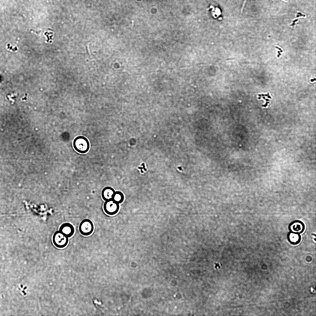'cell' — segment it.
<instances>
[{
    "label": "cell",
    "mask_w": 316,
    "mask_h": 316,
    "mask_svg": "<svg viewBox=\"0 0 316 316\" xmlns=\"http://www.w3.org/2000/svg\"><path fill=\"white\" fill-rule=\"evenodd\" d=\"M73 143L74 149L79 153H85L89 150V142L85 136H79L76 137L73 140Z\"/></svg>",
    "instance_id": "6da1fadb"
},
{
    "label": "cell",
    "mask_w": 316,
    "mask_h": 316,
    "mask_svg": "<svg viewBox=\"0 0 316 316\" xmlns=\"http://www.w3.org/2000/svg\"><path fill=\"white\" fill-rule=\"evenodd\" d=\"M68 237L60 231H58L54 233L52 238L54 245L58 248H63L68 244Z\"/></svg>",
    "instance_id": "7a4b0ae2"
},
{
    "label": "cell",
    "mask_w": 316,
    "mask_h": 316,
    "mask_svg": "<svg viewBox=\"0 0 316 316\" xmlns=\"http://www.w3.org/2000/svg\"><path fill=\"white\" fill-rule=\"evenodd\" d=\"M79 229L81 234L84 236H88L93 232L94 226L93 223L90 220L85 219L81 222Z\"/></svg>",
    "instance_id": "3957f363"
},
{
    "label": "cell",
    "mask_w": 316,
    "mask_h": 316,
    "mask_svg": "<svg viewBox=\"0 0 316 316\" xmlns=\"http://www.w3.org/2000/svg\"><path fill=\"white\" fill-rule=\"evenodd\" d=\"M119 208V204L112 199L105 201L104 204V211L109 215L115 214L118 212Z\"/></svg>",
    "instance_id": "277c9868"
},
{
    "label": "cell",
    "mask_w": 316,
    "mask_h": 316,
    "mask_svg": "<svg viewBox=\"0 0 316 316\" xmlns=\"http://www.w3.org/2000/svg\"><path fill=\"white\" fill-rule=\"evenodd\" d=\"M288 229L289 231L301 234L305 231V225L302 221L300 220H296L292 221L289 224Z\"/></svg>",
    "instance_id": "5b68a950"
},
{
    "label": "cell",
    "mask_w": 316,
    "mask_h": 316,
    "mask_svg": "<svg viewBox=\"0 0 316 316\" xmlns=\"http://www.w3.org/2000/svg\"><path fill=\"white\" fill-rule=\"evenodd\" d=\"M59 231L68 238L72 236L74 233V228L73 225L68 222L62 224L60 227Z\"/></svg>",
    "instance_id": "8992f818"
},
{
    "label": "cell",
    "mask_w": 316,
    "mask_h": 316,
    "mask_svg": "<svg viewBox=\"0 0 316 316\" xmlns=\"http://www.w3.org/2000/svg\"><path fill=\"white\" fill-rule=\"evenodd\" d=\"M287 239L289 242L293 245H297L301 241V237L299 233L289 232L287 234Z\"/></svg>",
    "instance_id": "52a82bcc"
},
{
    "label": "cell",
    "mask_w": 316,
    "mask_h": 316,
    "mask_svg": "<svg viewBox=\"0 0 316 316\" xmlns=\"http://www.w3.org/2000/svg\"><path fill=\"white\" fill-rule=\"evenodd\" d=\"M115 191L112 187L107 186L103 189L101 195L103 199L105 201L112 199Z\"/></svg>",
    "instance_id": "ba28073f"
},
{
    "label": "cell",
    "mask_w": 316,
    "mask_h": 316,
    "mask_svg": "<svg viewBox=\"0 0 316 316\" xmlns=\"http://www.w3.org/2000/svg\"><path fill=\"white\" fill-rule=\"evenodd\" d=\"M124 198L123 194L120 191H115L112 199L119 204L123 202Z\"/></svg>",
    "instance_id": "9c48e42d"
},
{
    "label": "cell",
    "mask_w": 316,
    "mask_h": 316,
    "mask_svg": "<svg viewBox=\"0 0 316 316\" xmlns=\"http://www.w3.org/2000/svg\"><path fill=\"white\" fill-rule=\"evenodd\" d=\"M247 1V0H244V1L243 2V3L242 7H241V14H242V13L243 8H244V6L245 5V3H246V2Z\"/></svg>",
    "instance_id": "30bf717a"
},
{
    "label": "cell",
    "mask_w": 316,
    "mask_h": 316,
    "mask_svg": "<svg viewBox=\"0 0 316 316\" xmlns=\"http://www.w3.org/2000/svg\"><path fill=\"white\" fill-rule=\"evenodd\" d=\"M87 53L89 54V51L88 49V47L87 46H86L85 47Z\"/></svg>",
    "instance_id": "8fae6325"
},
{
    "label": "cell",
    "mask_w": 316,
    "mask_h": 316,
    "mask_svg": "<svg viewBox=\"0 0 316 316\" xmlns=\"http://www.w3.org/2000/svg\"><path fill=\"white\" fill-rule=\"evenodd\" d=\"M269 103V102H266V104L265 105H262V106H264V107H266V106H267V103Z\"/></svg>",
    "instance_id": "7c38bea8"
},
{
    "label": "cell",
    "mask_w": 316,
    "mask_h": 316,
    "mask_svg": "<svg viewBox=\"0 0 316 316\" xmlns=\"http://www.w3.org/2000/svg\"><path fill=\"white\" fill-rule=\"evenodd\" d=\"M269 93H268V94H265V95H264V94H261V95H262V96H268V95H269Z\"/></svg>",
    "instance_id": "4fadbf2b"
},
{
    "label": "cell",
    "mask_w": 316,
    "mask_h": 316,
    "mask_svg": "<svg viewBox=\"0 0 316 316\" xmlns=\"http://www.w3.org/2000/svg\"><path fill=\"white\" fill-rule=\"evenodd\" d=\"M315 80H316V79L315 78H314V79H311V81H312V82H313L314 81H315Z\"/></svg>",
    "instance_id": "5bb4252c"
},
{
    "label": "cell",
    "mask_w": 316,
    "mask_h": 316,
    "mask_svg": "<svg viewBox=\"0 0 316 316\" xmlns=\"http://www.w3.org/2000/svg\"><path fill=\"white\" fill-rule=\"evenodd\" d=\"M268 96V98H270V99L271 98V97L270 96H269V95L268 96Z\"/></svg>",
    "instance_id": "9a60e30c"
},
{
    "label": "cell",
    "mask_w": 316,
    "mask_h": 316,
    "mask_svg": "<svg viewBox=\"0 0 316 316\" xmlns=\"http://www.w3.org/2000/svg\"><path fill=\"white\" fill-rule=\"evenodd\" d=\"M265 99L266 100V101H269V99Z\"/></svg>",
    "instance_id": "2e32d148"
},
{
    "label": "cell",
    "mask_w": 316,
    "mask_h": 316,
    "mask_svg": "<svg viewBox=\"0 0 316 316\" xmlns=\"http://www.w3.org/2000/svg\"><path fill=\"white\" fill-rule=\"evenodd\" d=\"M263 99H265V97H263Z\"/></svg>",
    "instance_id": "e0dca14e"
},
{
    "label": "cell",
    "mask_w": 316,
    "mask_h": 316,
    "mask_svg": "<svg viewBox=\"0 0 316 316\" xmlns=\"http://www.w3.org/2000/svg\"><path fill=\"white\" fill-rule=\"evenodd\" d=\"M260 98H260V97H259V98H258V99H260Z\"/></svg>",
    "instance_id": "ac0fdd59"
},
{
    "label": "cell",
    "mask_w": 316,
    "mask_h": 316,
    "mask_svg": "<svg viewBox=\"0 0 316 316\" xmlns=\"http://www.w3.org/2000/svg\"><path fill=\"white\" fill-rule=\"evenodd\" d=\"M259 96H261V95H260V94H259Z\"/></svg>",
    "instance_id": "d6986e66"
}]
</instances>
